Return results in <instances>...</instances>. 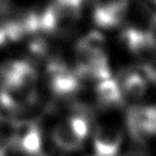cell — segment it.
<instances>
[{"instance_id":"obj_10","label":"cell","mask_w":156,"mask_h":156,"mask_svg":"<svg viewBox=\"0 0 156 156\" xmlns=\"http://www.w3.org/2000/svg\"><path fill=\"white\" fill-rule=\"evenodd\" d=\"M122 94L130 99H141L147 90V80L138 71H127L123 73L121 82Z\"/></svg>"},{"instance_id":"obj_2","label":"cell","mask_w":156,"mask_h":156,"mask_svg":"<svg viewBox=\"0 0 156 156\" xmlns=\"http://www.w3.org/2000/svg\"><path fill=\"white\" fill-rule=\"evenodd\" d=\"M104 46L105 38L96 30L89 32L77 43L76 73L79 78L85 77L99 82L111 77Z\"/></svg>"},{"instance_id":"obj_3","label":"cell","mask_w":156,"mask_h":156,"mask_svg":"<svg viewBox=\"0 0 156 156\" xmlns=\"http://www.w3.org/2000/svg\"><path fill=\"white\" fill-rule=\"evenodd\" d=\"M84 0H52L39 15V28L48 33H62L80 17Z\"/></svg>"},{"instance_id":"obj_6","label":"cell","mask_w":156,"mask_h":156,"mask_svg":"<svg viewBox=\"0 0 156 156\" xmlns=\"http://www.w3.org/2000/svg\"><path fill=\"white\" fill-rule=\"evenodd\" d=\"M41 133L38 126L30 121H15L11 146L28 156L41 152Z\"/></svg>"},{"instance_id":"obj_7","label":"cell","mask_w":156,"mask_h":156,"mask_svg":"<svg viewBox=\"0 0 156 156\" xmlns=\"http://www.w3.org/2000/svg\"><path fill=\"white\" fill-rule=\"evenodd\" d=\"M127 126L135 139L156 134V106H134L127 112Z\"/></svg>"},{"instance_id":"obj_8","label":"cell","mask_w":156,"mask_h":156,"mask_svg":"<svg viewBox=\"0 0 156 156\" xmlns=\"http://www.w3.org/2000/svg\"><path fill=\"white\" fill-rule=\"evenodd\" d=\"M49 84L56 95L65 96L73 94L79 88V76L60 61H51L48 66Z\"/></svg>"},{"instance_id":"obj_9","label":"cell","mask_w":156,"mask_h":156,"mask_svg":"<svg viewBox=\"0 0 156 156\" xmlns=\"http://www.w3.org/2000/svg\"><path fill=\"white\" fill-rule=\"evenodd\" d=\"M123 135L121 130L110 124H99L94 133V150L96 156H117Z\"/></svg>"},{"instance_id":"obj_12","label":"cell","mask_w":156,"mask_h":156,"mask_svg":"<svg viewBox=\"0 0 156 156\" xmlns=\"http://www.w3.org/2000/svg\"><path fill=\"white\" fill-rule=\"evenodd\" d=\"M150 34L152 35L155 43H156V15H154V17L151 18V24H150Z\"/></svg>"},{"instance_id":"obj_13","label":"cell","mask_w":156,"mask_h":156,"mask_svg":"<svg viewBox=\"0 0 156 156\" xmlns=\"http://www.w3.org/2000/svg\"><path fill=\"white\" fill-rule=\"evenodd\" d=\"M152 2H155V4H156V0H152Z\"/></svg>"},{"instance_id":"obj_5","label":"cell","mask_w":156,"mask_h":156,"mask_svg":"<svg viewBox=\"0 0 156 156\" xmlns=\"http://www.w3.org/2000/svg\"><path fill=\"white\" fill-rule=\"evenodd\" d=\"M121 39L127 49L138 56L143 63L152 65V61L156 58V43L150 32L126 28L121 34Z\"/></svg>"},{"instance_id":"obj_11","label":"cell","mask_w":156,"mask_h":156,"mask_svg":"<svg viewBox=\"0 0 156 156\" xmlns=\"http://www.w3.org/2000/svg\"><path fill=\"white\" fill-rule=\"evenodd\" d=\"M95 93L98 96V100L102 105H116L121 104L123 94L121 85L117 80L112 79L111 77L107 79L99 80L95 88Z\"/></svg>"},{"instance_id":"obj_4","label":"cell","mask_w":156,"mask_h":156,"mask_svg":"<svg viewBox=\"0 0 156 156\" xmlns=\"http://www.w3.org/2000/svg\"><path fill=\"white\" fill-rule=\"evenodd\" d=\"M89 133V122L83 115H73L60 122L52 132V140L57 147L72 151L83 144Z\"/></svg>"},{"instance_id":"obj_1","label":"cell","mask_w":156,"mask_h":156,"mask_svg":"<svg viewBox=\"0 0 156 156\" xmlns=\"http://www.w3.org/2000/svg\"><path fill=\"white\" fill-rule=\"evenodd\" d=\"M37 100V72L22 60L7 61L0 67V105L9 111H22Z\"/></svg>"}]
</instances>
